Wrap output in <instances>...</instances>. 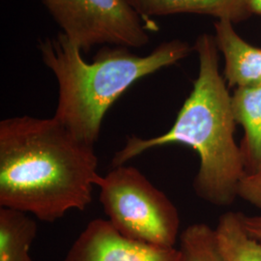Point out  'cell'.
<instances>
[{
  "label": "cell",
  "instance_id": "6da1fadb",
  "mask_svg": "<svg viewBox=\"0 0 261 261\" xmlns=\"http://www.w3.org/2000/svg\"><path fill=\"white\" fill-rule=\"evenodd\" d=\"M94 146L56 119L29 115L0 122V207L54 223L92 202L102 175Z\"/></svg>",
  "mask_w": 261,
  "mask_h": 261
},
{
  "label": "cell",
  "instance_id": "7a4b0ae2",
  "mask_svg": "<svg viewBox=\"0 0 261 261\" xmlns=\"http://www.w3.org/2000/svg\"><path fill=\"white\" fill-rule=\"evenodd\" d=\"M195 49L199 67L192 92L178 112L172 127L150 139L128 138L112 159V167L126 165L150 149L184 144L196 151L199 167L194 180L196 196L216 206L231 205L247 175L240 146L234 139L231 95L219 69V48L215 36L197 37Z\"/></svg>",
  "mask_w": 261,
  "mask_h": 261
},
{
  "label": "cell",
  "instance_id": "3957f363",
  "mask_svg": "<svg viewBox=\"0 0 261 261\" xmlns=\"http://www.w3.org/2000/svg\"><path fill=\"white\" fill-rule=\"evenodd\" d=\"M38 48L58 84L54 117L75 139L92 146L107 112L133 84L177 63L192 51L181 40L165 42L144 56L135 55L129 47L105 46L88 63L62 32L40 40Z\"/></svg>",
  "mask_w": 261,
  "mask_h": 261
},
{
  "label": "cell",
  "instance_id": "277c9868",
  "mask_svg": "<svg viewBox=\"0 0 261 261\" xmlns=\"http://www.w3.org/2000/svg\"><path fill=\"white\" fill-rule=\"evenodd\" d=\"M97 186L107 220L124 237L160 248L175 247L180 236L177 208L138 168L114 167Z\"/></svg>",
  "mask_w": 261,
  "mask_h": 261
},
{
  "label": "cell",
  "instance_id": "5b68a950",
  "mask_svg": "<svg viewBox=\"0 0 261 261\" xmlns=\"http://www.w3.org/2000/svg\"><path fill=\"white\" fill-rule=\"evenodd\" d=\"M61 32L83 54L98 45L126 47L148 44L150 23L130 0H41Z\"/></svg>",
  "mask_w": 261,
  "mask_h": 261
},
{
  "label": "cell",
  "instance_id": "8992f818",
  "mask_svg": "<svg viewBox=\"0 0 261 261\" xmlns=\"http://www.w3.org/2000/svg\"><path fill=\"white\" fill-rule=\"evenodd\" d=\"M62 261H185L178 248H160L128 239L108 220L94 219Z\"/></svg>",
  "mask_w": 261,
  "mask_h": 261
},
{
  "label": "cell",
  "instance_id": "52a82bcc",
  "mask_svg": "<svg viewBox=\"0 0 261 261\" xmlns=\"http://www.w3.org/2000/svg\"><path fill=\"white\" fill-rule=\"evenodd\" d=\"M214 27L216 43L224 56V77L227 86L260 85L261 47H254L240 37L229 20H218Z\"/></svg>",
  "mask_w": 261,
  "mask_h": 261
},
{
  "label": "cell",
  "instance_id": "ba28073f",
  "mask_svg": "<svg viewBox=\"0 0 261 261\" xmlns=\"http://www.w3.org/2000/svg\"><path fill=\"white\" fill-rule=\"evenodd\" d=\"M134 8L148 23L152 17L196 14L240 22L252 14L249 0H130Z\"/></svg>",
  "mask_w": 261,
  "mask_h": 261
},
{
  "label": "cell",
  "instance_id": "9c48e42d",
  "mask_svg": "<svg viewBox=\"0 0 261 261\" xmlns=\"http://www.w3.org/2000/svg\"><path fill=\"white\" fill-rule=\"evenodd\" d=\"M236 124L244 129L240 149L247 174L261 168V84L237 87L231 95Z\"/></svg>",
  "mask_w": 261,
  "mask_h": 261
},
{
  "label": "cell",
  "instance_id": "30bf717a",
  "mask_svg": "<svg viewBox=\"0 0 261 261\" xmlns=\"http://www.w3.org/2000/svg\"><path fill=\"white\" fill-rule=\"evenodd\" d=\"M37 230L28 213L0 207V261H33L29 251Z\"/></svg>",
  "mask_w": 261,
  "mask_h": 261
},
{
  "label": "cell",
  "instance_id": "8fae6325",
  "mask_svg": "<svg viewBox=\"0 0 261 261\" xmlns=\"http://www.w3.org/2000/svg\"><path fill=\"white\" fill-rule=\"evenodd\" d=\"M243 214L226 212L215 227L218 244L226 261H261V243L247 232Z\"/></svg>",
  "mask_w": 261,
  "mask_h": 261
},
{
  "label": "cell",
  "instance_id": "7c38bea8",
  "mask_svg": "<svg viewBox=\"0 0 261 261\" xmlns=\"http://www.w3.org/2000/svg\"><path fill=\"white\" fill-rule=\"evenodd\" d=\"M185 261H226L221 252L215 228L208 224H190L180 233L179 248Z\"/></svg>",
  "mask_w": 261,
  "mask_h": 261
},
{
  "label": "cell",
  "instance_id": "4fadbf2b",
  "mask_svg": "<svg viewBox=\"0 0 261 261\" xmlns=\"http://www.w3.org/2000/svg\"><path fill=\"white\" fill-rule=\"evenodd\" d=\"M238 197L261 210V168L243 178L238 188Z\"/></svg>",
  "mask_w": 261,
  "mask_h": 261
},
{
  "label": "cell",
  "instance_id": "5bb4252c",
  "mask_svg": "<svg viewBox=\"0 0 261 261\" xmlns=\"http://www.w3.org/2000/svg\"><path fill=\"white\" fill-rule=\"evenodd\" d=\"M243 224L247 232L261 243V214L256 216H247L243 214Z\"/></svg>",
  "mask_w": 261,
  "mask_h": 261
},
{
  "label": "cell",
  "instance_id": "9a60e30c",
  "mask_svg": "<svg viewBox=\"0 0 261 261\" xmlns=\"http://www.w3.org/2000/svg\"><path fill=\"white\" fill-rule=\"evenodd\" d=\"M249 9L252 15L261 16V0H249Z\"/></svg>",
  "mask_w": 261,
  "mask_h": 261
}]
</instances>
